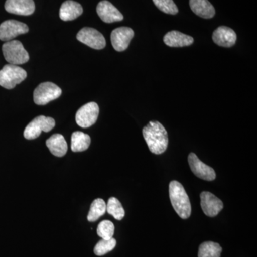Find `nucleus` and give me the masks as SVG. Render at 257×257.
<instances>
[{
	"label": "nucleus",
	"mask_w": 257,
	"mask_h": 257,
	"mask_svg": "<svg viewBox=\"0 0 257 257\" xmlns=\"http://www.w3.org/2000/svg\"><path fill=\"white\" fill-rule=\"evenodd\" d=\"M143 136L152 153L161 155L168 146L169 139L167 130L157 121H151L143 128Z\"/></svg>",
	"instance_id": "obj_1"
},
{
	"label": "nucleus",
	"mask_w": 257,
	"mask_h": 257,
	"mask_svg": "<svg viewBox=\"0 0 257 257\" xmlns=\"http://www.w3.org/2000/svg\"><path fill=\"white\" fill-rule=\"evenodd\" d=\"M170 197L172 207L182 219H188L192 213L189 198L182 184L172 181L170 184Z\"/></svg>",
	"instance_id": "obj_2"
},
{
	"label": "nucleus",
	"mask_w": 257,
	"mask_h": 257,
	"mask_svg": "<svg viewBox=\"0 0 257 257\" xmlns=\"http://www.w3.org/2000/svg\"><path fill=\"white\" fill-rule=\"evenodd\" d=\"M27 78V72L14 64H7L0 70V86L12 89Z\"/></svg>",
	"instance_id": "obj_3"
},
{
	"label": "nucleus",
	"mask_w": 257,
	"mask_h": 257,
	"mask_svg": "<svg viewBox=\"0 0 257 257\" xmlns=\"http://www.w3.org/2000/svg\"><path fill=\"white\" fill-rule=\"evenodd\" d=\"M3 52L5 60L10 64L20 65L30 60L28 52L24 48L21 42L11 40L6 42L3 46Z\"/></svg>",
	"instance_id": "obj_4"
},
{
	"label": "nucleus",
	"mask_w": 257,
	"mask_h": 257,
	"mask_svg": "<svg viewBox=\"0 0 257 257\" xmlns=\"http://www.w3.org/2000/svg\"><path fill=\"white\" fill-rule=\"evenodd\" d=\"M55 126V119L45 116H39L35 118L25 128L24 137L27 140H35L38 138L42 132L49 133Z\"/></svg>",
	"instance_id": "obj_5"
},
{
	"label": "nucleus",
	"mask_w": 257,
	"mask_h": 257,
	"mask_svg": "<svg viewBox=\"0 0 257 257\" xmlns=\"http://www.w3.org/2000/svg\"><path fill=\"white\" fill-rule=\"evenodd\" d=\"M62 94V89L52 82L40 84L34 92V101L37 105H45Z\"/></svg>",
	"instance_id": "obj_6"
},
{
	"label": "nucleus",
	"mask_w": 257,
	"mask_h": 257,
	"mask_svg": "<svg viewBox=\"0 0 257 257\" xmlns=\"http://www.w3.org/2000/svg\"><path fill=\"white\" fill-rule=\"evenodd\" d=\"M99 108L95 102L84 104L76 114V122L82 128L90 127L95 124L99 116Z\"/></svg>",
	"instance_id": "obj_7"
},
{
	"label": "nucleus",
	"mask_w": 257,
	"mask_h": 257,
	"mask_svg": "<svg viewBox=\"0 0 257 257\" xmlns=\"http://www.w3.org/2000/svg\"><path fill=\"white\" fill-rule=\"evenodd\" d=\"M29 28L26 24L17 20H7L0 25V40L9 42L23 34L28 33Z\"/></svg>",
	"instance_id": "obj_8"
},
{
	"label": "nucleus",
	"mask_w": 257,
	"mask_h": 257,
	"mask_svg": "<svg viewBox=\"0 0 257 257\" xmlns=\"http://www.w3.org/2000/svg\"><path fill=\"white\" fill-rule=\"evenodd\" d=\"M77 39L84 45L95 50H102L106 46L104 37L94 28H82L77 34Z\"/></svg>",
	"instance_id": "obj_9"
},
{
	"label": "nucleus",
	"mask_w": 257,
	"mask_h": 257,
	"mask_svg": "<svg viewBox=\"0 0 257 257\" xmlns=\"http://www.w3.org/2000/svg\"><path fill=\"white\" fill-rule=\"evenodd\" d=\"M135 35L133 29L121 27L111 32V42L115 50L123 52L128 48L132 39Z\"/></svg>",
	"instance_id": "obj_10"
},
{
	"label": "nucleus",
	"mask_w": 257,
	"mask_h": 257,
	"mask_svg": "<svg viewBox=\"0 0 257 257\" xmlns=\"http://www.w3.org/2000/svg\"><path fill=\"white\" fill-rule=\"evenodd\" d=\"M188 162L193 173L199 178L206 181H213L216 179L214 170L209 166L203 163L195 154H189Z\"/></svg>",
	"instance_id": "obj_11"
},
{
	"label": "nucleus",
	"mask_w": 257,
	"mask_h": 257,
	"mask_svg": "<svg viewBox=\"0 0 257 257\" xmlns=\"http://www.w3.org/2000/svg\"><path fill=\"white\" fill-rule=\"evenodd\" d=\"M201 207L204 214L210 217H214L219 214L224 204L219 198L209 192H203L200 194Z\"/></svg>",
	"instance_id": "obj_12"
},
{
	"label": "nucleus",
	"mask_w": 257,
	"mask_h": 257,
	"mask_svg": "<svg viewBox=\"0 0 257 257\" xmlns=\"http://www.w3.org/2000/svg\"><path fill=\"white\" fill-rule=\"evenodd\" d=\"M96 13L103 22L113 23L123 20L124 17L116 8L106 0H103L96 7Z\"/></svg>",
	"instance_id": "obj_13"
},
{
	"label": "nucleus",
	"mask_w": 257,
	"mask_h": 257,
	"mask_svg": "<svg viewBox=\"0 0 257 257\" xmlns=\"http://www.w3.org/2000/svg\"><path fill=\"white\" fill-rule=\"evenodd\" d=\"M5 8L11 14L29 16L35 12V5L33 0H7Z\"/></svg>",
	"instance_id": "obj_14"
},
{
	"label": "nucleus",
	"mask_w": 257,
	"mask_h": 257,
	"mask_svg": "<svg viewBox=\"0 0 257 257\" xmlns=\"http://www.w3.org/2000/svg\"><path fill=\"white\" fill-rule=\"evenodd\" d=\"M213 41L219 46L231 47L235 45L236 35L232 29L228 27H219L212 35Z\"/></svg>",
	"instance_id": "obj_15"
},
{
	"label": "nucleus",
	"mask_w": 257,
	"mask_h": 257,
	"mask_svg": "<svg viewBox=\"0 0 257 257\" xmlns=\"http://www.w3.org/2000/svg\"><path fill=\"white\" fill-rule=\"evenodd\" d=\"M164 42L169 47H183L192 45L194 39L182 32L174 30L166 34L164 37Z\"/></svg>",
	"instance_id": "obj_16"
},
{
	"label": "nucleus",
	"mask_w": 257,
	"mask_h": 257,
	"mask_svg": "<svg viewBox=\"0 0 257 257\" xmlns=\"http://www.w3.org/2000/svg\"><path fill=\"white\" fill-rule=\"evenodd\" d=\"M83 13L82 5L75 1L67 0L61 6L60 19L63 21H72L79 18Z\"/></svg>",
	"instance_id": "obj_17"
},
{
	"label": "nucleus",
	"mask_w": 257,
	"mask_h": 257,
	"mask_svg": "<svg viewBox=\"0 0 257 257\" xmlns=\"http://www.w3.org/2000/svg\"><path fill=\"white\" fill-rule=\"evenodd\" d=\"M46 145L51 153L58 157L64 156L68 149L67 142L60 134H55L50 137L46 141Z\"/></svg>",
	"instance_id": "obj_18"
},
{
	"label": "nucleus",
	"mask_w": 257,
	"mask_h": 257,
	"mask_svg": "<svg viewBox=\"0 0 257 257\" xmlns=\"http://www.w3.org/2000/svg\"><path fill=\"white\" fill-rule=\"evenodd\" d=\"M191 9L198 16L210 19L215 15V10L208 0H189Z\"/></svg>",
	"instance_id": "obj_19"
},
{
	"label": "nucleus",
	"mask_w": 257,
	"mask_h": 257,
	"mask_svg": "<svg viewBox=\"0 0 257 257\" xmlns=\"http://www.w3.org/2000/svg\"><path fill=\"white\" fill-rule=\"evenodd\" d=\"M91 143V138L87 134L82 132H74L72 135V145L71 149L72 152H84L89 148Z\"/></svg>",
	"instance_id": "obj_20"
},
{
	"label": "nucleus",
	"mask_w": 257,
	"mask_h": 257,
	"mask_svg": "<svg viewBox=\"0 0 257 257\" xmlns=\"http://www.w3.org/2000/svg\"><path fill=\"white\" fill-rule=\"evenodd\" d=\"M221 248L220 245L213 241H205L199 246V257H220Z\"/></svg>",
	"instance_id": "obj_21"
},
{
	"label": "nucleus",
	"mask_w": 257,
	"mask_h": 257,
	"mask_svg": "<svg viewBox=\"0 0 257 257\" xmlns=\"http://www.w3.org/2000/svg\"><path fill=\"white\" fill-rule=\"evenodd\" d=\"M106 211V204L103 199H96L91 204L87 219L90 222L97 221Z\"/></svg>",
	"instance_id": "obj_22"
},
{
	"label": "nucleus",
	"mask_w": 257,
	"mask_h": 257,
	"mask_svg": "<svg viewBox=\"0 0 257 257\" xmlns=\"http://www.w3.org/2000/svg\"><path fill=\"white\" fill-rule=\"evenodd\" d=\"M106 211L116 220H121L124 217V208L116 198L111 197L109 199L106 204Z\"/></svg>",
	"instance_id": "obj_23"
},
{
	"label": "nucleus",
	"mask_w": 257,
	"mask_h": 257,
	"mask_svg": "<svg viewBox=\"0 0 257 257\" xmlns=\"http://www.w3.org/2000/svg\"><path fill=\"white\" fill-rule=\"evenodd\" d=\"M116 245V239L113 237L110 239H101L96 243L94 248V252L96 256H104L106 253L112 251Z\"/></svg>",
	"instance_id": "obj_24"
},
{
	"label": "nucleus",
	"mask_w": 257,
	"mask_h": 257,
	"mask_svg": "<svg viewBox=\"0 0 257 257\" xmlns=\"http://www.w3.org/2000/svg\"><path fill=\"white\" fill-rule=\"evenodd\" d=\"M97 234L102 239H110L114 234V225L111 221H101L97 226Z\"/></svg>",
	"instance_id": "obj_25"
},
{
	"label": "nucleus",
	"mask_w": 257,
	"mask_h": 257,
	"mask_svg": "<svg viewBox=\"0 0 257 257\" xmlns=\"http://www.w3.org/2000/svg\"><path fill=\"white\" fill-rule=\"evenodd\" d=\"M155 6L161 11L169 15H176L178 13V8L173 0H153Z\"/></svg>",
	"instance_id": "obj_26"
}]
</instances>
